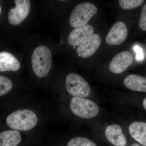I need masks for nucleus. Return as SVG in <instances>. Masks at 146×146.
Instances as JSON below:
<instances>
[{"label": "nucleus", "mask_w": 146, "mask_h": 146, "mask_svg": "<svg viewBox=\"0 0 146 146\" xmlns=\"http://www.w3.org/2000/svg\"><path fill=\"white\" fill-rule=\"evenodd\" d=\"M70 108L74 114L84 119L95 117L99 111L98 106L94 102L78 97L71 99Z\"/></svg>", "instance_id": "nucleus-4"}, {"label": "nucleus", "mask_w": 146, "mask_h": 146, "mask_svg": "<svg viewBox=\"0 0 146 146\" xmlns=\"http://www.w3.org/2000/svg\"><path fill=\"white\" fill-rule=\"evenodd\" d=\"M1 6H0V13H1Z\"/></svg>", "instance_id": "nucleus-23"}, {"label": "nucleus", "mask_w": 146, "mask_h": 146, "mask_svg": "<svg viewBox=\"0 0 146 146\" xmlns=\"http://www.w3.org/2000/svg\"><path fill=\"white\" fill-rule=\"evenodd\" d=\"M140 29L143 31H146V4L145 5L141 11V16L139 21Z\"/></svg>", "instance_id": "nucleus-19"}, {"label": "nucleus", "mask_w": 146, "mask_h": 146, "mask_svg": "<svg viewBox=\"0 0 146 146\" xmlns=\"http://www.w3.org/2000/svg\"><path fill=\"white\" fill-rule=\"evenodd\" d=\"M13 84L10 79L0 75V96L8 93L12 89Z\"/></svg>", "instance_id": "nucleus-17"}, {"label": "nucleus", "mask_w": 146, "mask_h": 146, "mask_svg": "<svg viewBox=\"0 0 146 146\" xmlns=\"http://www.w3.org/2000/svg\"><path fill=\"white\" fill-rule=\"evenodd\" d=\"M31 63L33 72L37 77L42 78L46 76L52 64V53L49 49L44 46L36 47L33 53Z\"/></svg>", "instance_id": "nucleus-2"}, {"label": "nucleus", "mask_w": 146, "mask_h": 146, "mask_svg": "<svg viewBox=\"0 0 146 146\" xmlns=\"http://www.w3.org/2000/svg\"><path fill=\"white\" fill-rule=\"evenodd\" d=\"M133 62V57L130 52L127 51L121 52L111 60L109 65V70L114 74H121L130 67Z\"/></svg>", "instance_id": "nucleus-7"}, {"label": "nucleus", "mask_w": 146, "mask_h": 146, "mask_svg": "<svg viewBox=\"0 0 146 146\" xmlns=\"http://www.w3.org/2000/svg\"><path fill=\"white\" fill-rule=\"evenodd\" d=\"M16 7L11 9L9 12V22L12 25L21 24L27 18L30 11L31 4L29 0H16Z\"/></svg>", "instance_id": "nucleus-6"}, {"label": "nucleus", "mask_w": 146, "mask_h": 146, "mask_svg": "<svg viewBox=\"0 0 146 146\" xmlns=\"http://www.w3.org/2000/svg\"><path fill=\"white\" fill-rule=\"evenodd\" d=\"M134 50L136 53V58L138 60H142L144 56L143 54L142 49L138 46L134 47Z\"/></svg>", "instance_id": "nucleus-20"}, {"label": "nucleus", "mask_w": 146, "mask_h": 146, "mask_svg": "<svg viewBox=\"0 0 146 146\" xmlns=\"http://www.w3.org/2000/svg\"><path fill=\"white\" fill-rule=\"evenodd\" d=\"M105 134L108 141L115 146H125L127 143L122 129L117 124L108 125L106 129Z\"/></svg>", "instance_id": "nucleus-11"}, {"label": "nucleus", "mask_w": 146, "mask_h": 146, "mask_svg": "<svg viewBox=\"0 0 146 146\" xmlns=\"http://www.w3.org/2000/svg\"><path fill=\"white\" fill-rule=\"evenodd\" d=\"M124 84L130 90L146 93V77L138 75L130 74L124 80Z\"/></svg>", "instance_id": "nucleus-13"}, {"label": "nucleus", "mask_w": 146, "mask_h": 146, "mask_svg": "<svg viewBox=\"0 0 146 146\" xmlns=\"http://www.w3.org/2000/svg\"><path fill=\"white\" fill-rule=\"evenodd\" d=\"M21 68L19 60L7 52H0V72L18 71Z\"/></svg>", "instance_id": "nucleus-12"}, {"label": "nucleus", "mask_w": 146, "mask_h": 146, "mask_svg": "<svg viewBox=\"0 0 146 146\" xmlns=\"http://www.w3.org/2000/svg\"><path fill=\"white\" fill-rule=\"evenodd\" d=\"M94 29L90 25L76 28L71 32L68 38L70 45L76 46L80 44L94 34Z\"/></svg>", "instance_id": "nucleus-10"}, {"label": "nucleus", "mask_w": 146, "mask_h": 146, "mask_svg": "<svg viewBox=\"0 0 146 146\" xmlns=\"http://www.w3.org/2000/svg\"><path fill=\"white\" fill-rule=\"evenodd\" d=\"M143 105L144 108L146 110V98L144 100L143 102Z\"/></svg>", "instance_id": "nucleus-21"}, {"label": "nucleus", "mask_w": 146, "mask_h": 146, "mask_svg": "<svg viewBox=\"0 0 146 146\" xmlns=\"http://www.w3.org/2000/svg\"><path fill=\"white\" fill-rule=\"evenodd\" d=\"M101 44V39L98 34H93L81 43L77 48L76 52L80 57L87 58L96 52Z\"/></svg>", "instance_id": "nucleus-9"}, {"label": "nucleus", "mask_w": 146, "mask_h": 146, "mask_svg": "<svg viewBox=\"0 0 146 146\" xmlns=\"http://www.w3.org/2000/svg\"><path fill=\"white\" fill-rule=\"evenodd\" d=\"M97 12L98 8L93 4L87 2L80 3L71 13L70 19L71 26L76 28L86 25Z\"/></svg>", "instance_id": "nucleus-3"}, {"label": "nucleus", "mask_w": 146, "mask_h": 146, "mask_svg": "<svg viewBox=\"0 0 146 146\" xmlns=\"http://www.w3.org/2000/svg\"><path fill=\"white\" fill-rule=\"evenodd\" d=\"M67 91L74 97L85 98L91 93L89 84L81 76L75 73H70L66 78Z\"/></svg>", "instance_id": "nucleus-5"}, {"label": "nucleus", "mask_w": 146, "mask_h": 146, "mask_svg": "<svg viewBox=\"0 0 146 146\" xmlns=\"http://www.w3.org/2000/svg\"><path fill=\"white\" fill-rule=\"evenodd\" d=\"M129 131L132 138L144 146H146V123L136 121L129 126Z\"/></svg>", "instance_id": "nucleus-14"}, {"label": "nucleus", "mask_w": 146, "mask_h": 146, "mask_svg": "<svg viewBox=\"0 0 146 146\" xmlns=\"http://www.w3.org/2000/svg\"><path fill=\"white\" fill-rule=\"evenodd\" d=\"M128 35L126 25L123 22L119 21L115 23L108 33L106 42L112 46L119 45L124 42Z\"/></svg>", "instance_id": "nucleus-8"}, {"label": "nucleus", "mask_w": 146, "mask_h": 146, "mask_svg": "<svg viewBox=\"0 0 146 146\" xmlns=\"http://www.w3.org/2000/svg\"><path fill=\"white\" fill-rule=\"evenodd\" d=\"M144 1L143 0H120L119 4L123 9L128 10L140 6Z\"/></svg>", "instance_id": "nucleus-18"}, {"label": "nucleus", "mask_w": 146, "mask_h": 146, "mask_svg": "<svg viewBox=\"0 0 146 146\" xmlns=\"http://www.w3.org/2000/svg\"><path fill=\"white\" fill-rule=\"evenodd\" d=\"M21 141V133L17 131H6L0 133V146H17Z\"/></svg>", "instance_id": "nucleus-15"}, {"label": "nucleus", "mask_w": 146, "mask_h": 146, "mask_svg": "<svg viewBox=\"0 0 146 146\" xmlns=\"http://www.w3.org/2000/svg\"><path fill=\"white\" fill-rule=\"evenodd\" d=\"M130 146H141L140 145L137 143H134L132 144Z\"/></svg>", "instance_id": "nucleus-22"}, {"label": "nucleus", "mask_w": 146, "mask_h": 146, "mask_svg": "<svg viewBox=\"0 0 146 146\" xmlns=\"http://www.w3.org/2000/svg\"><path fill=\"white\" fill-rule=\"evenodd\" d=\"M67 146H97L95 143L84 137H76L71 139Z\"/></svg>", "instance_id": "nucleus-16"}, {"label": "nucleus", "mask_w": 146, "mask_h": 146, "mask_svg": "<svg viewBox=\"0 0 146 146\" xmlns=\"http://www.w3.org/2000/svg\"><path fill=\"white\" fill-rule=\"evenodd\" d=\"M37 121V116L33 111L29 109L19 110L9 115L6 123L15 130L28 131L35 126Z\"/></svg>", "instance_id": "nucleus-1"}]
</instances>
